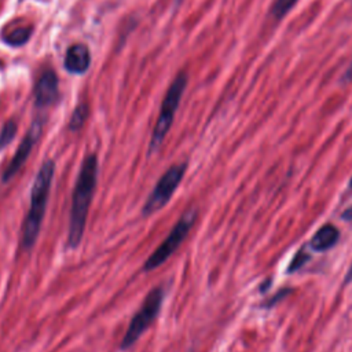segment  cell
<instances>
[{"label":"cell","instance_id":"6da1fadb","mask_svg":"<svg viewBox=\"0 0 352 352\" xmlns=\"http://www.w3.org/2000/svg\"><path fill=\"white\" fill-rule=\"evenodd\" d=\"M98 158L95 154H88L80 166L73 194H72V206L69 217V230H67V248L76 249L82 239L85 224L88 219V212L91 206L92 197L95 194L96 182H98Z\"/></svg>","mask_w":352,"mask_h":352},{"label":"cell","instance_id":"7a4b0ae2","mask_svg":"<svg viewBox=\"0 0 352 352\" xmlns=\"http://www.w3.org/2000/svg\"><path fill=\"white\" fill-rule=\"evenodd\" d=\"M54 173H55V162L52 160H45L34 176V180L30 188L29 210L22 224L21 246L25 250H30L33 248L40 234L41 224L45 216L51 184L54 180Z\"/></svg>","mask_w":352,"mask_h":352},{"label":"cell","instance_id":"3957f363","mask_svg":"<svg viewBox=\"0 0 352 352\" xmlns=\"http://www.w3.org/2000/svg\"><path fill=\"white\" fill-rule=\"evenodd\" d=\"M187 85V76L180 72L175 80L172 81V84L169 85L162 103H161V109H160V116L157 118V122L154 125L153 129V135H151V140L148 144V154H153L154 151H157L160 148V146L162 144L172 122L175 118V114L177 111V107L180 104L182 100V95L184 92V88Z\"/></svg>","mask_w":352,"mask_h":352},{"label":"cell","instance_id":"277c9868","mask_svg":"<svg viewBox=\"0 0 352 352\" xmlns=\"http://www.w3.org/2000/svg\"><path fill=\"white\" fill-rule=\"evenodd\" d=\"M198 212L195 208H190L186 210L182 217L176 221V224L172 227L170 232L166 235V238L157 246V249L147 257V260L143 264V271H153L157 267L162 265L182 245V242L188 235L190 230L192 228L195 220H197Z\"/></svg>","mask_w":352,"mask_h":352},{"label":"cell","instance_id":"5b68a950","mask_svg":"<svg viewBox=\"0 0 352 352\" xmlns=\"http://www.w3.org/2000/svg\"><path fill=\"white\" fill-rule=\"evenodd\" d=\"M164 301V290L161 286L154 287L143 300L142 305L129 322V326L121 340L120 348L129 349L140 336L151 326V323L158 318Z\"/></svg>","mask_w":352,"mask_h":352},{"label":"cell","instance_id":"8992f818","mask_svg":"<svg viewBox=\"0 0 352 352\" xmlns=\"http://www.w3.org/2000/svg\"><path fill=\"white\" fill-rule=\"evenodd\" d=\"M187 169V164H175L169 166L165 173L158 179L157 184L154 186L151 194L147 197L143 208H142V214L151 216L154 212L162 209L168 201L172 198L173 192L179 187L184 173Z\"/></svg>","mask_w":352,"mask_h":352},{"label":"cell","instance_id":"52a82bcc","mask_svg":"<svg viewBox=\"0 0 352 352\" xmlns=\"http://www.w3.org/2000/svg\"><path fill=\"white\" fill-rule=\"evenodd\" d=\"M41 131H43V121L37 118V120H34L32 122L29 131L26 132V135L21 140V143H19L14 157L11 158L8 165L6 166V169H4L3 175H1V182L3 183H8L18 173V170L23 166V164L26 162L28 157L30 155L34 144L40 139Z\"/></svg>","mask_w":352,"mask_h":352},{"label":"cell","instance_id":"ba28073f","mask_svg":"<svg viewBox=\"0 0 352 352\" xmlns=\"http://www.w3.org/2000/svg\"><path fill=\"white\" fill-rule=\"evenodd\" d=\"M58 98V77L52 70H45L36 87H34V100L38 107H47L52 104Z\"/></svg>","mask_w":352,"mask_h":352},{"label":"cell","instance_id":"9c48e42d","mask_svg":"<svg viewBox=\"0 0 352 352\" xmlns=\"http://www.w3.org/2000/svg\"><path fill=\"white\" fill-rule=\"evenodd\" d=\"M65 69L73 74H82L91 65V54L87 45L74 44L67 48L63 60Z\"/></svg>","mask_w":352,"mask_h":352},{"label":"cell","instance_id":"30bf717a","mask_svg":"<svg viewBox=\"0 0 352 352\" xmlns=\"http://www.w3.org/2000/svg\"><path fill=\"white\" fill-rule=\"evenodd\" d=\"M340 239V231L333 224H324L320 227L309 242V248L316 252H326L331 249Z\"/></svg>","mask_w":352,"mask_h":352},{"label":"cell","instance_id":"8fae6325","mask_svg":"<svg viewBox=\"0 0 352 352\" xmlns=\"http://www.w3.org/2000/svg\"><path fill=\"white\" fill-rule=\"evenodd\" d=\"M88 114H89V107L87 103H80L78 106H76V109L72 113L70 121H69V129L73 132L81 129L84 122L88 118Z\"/></svg>","mask_w":352,"mask_h":352},{"label":"cell","instance_id":"7c38bea8","mask_svg":"<svg viewBox=\"0 0 352 352\" xmlns=\"http://www.w3.org/2000/svg\"><path fill=\"white\" fill-rule=\"evenodd\" d=\"M32 36V28L28 26H22V28H16L12 32H10L8 34L4 36V41L8 45H23Z\"/></svg>","mask_w":352,"mask_h":352},{"label":"cell","instance_id":"4fadbf2b","mask_svg":"<svg viewBox=\"0 0 352 352\" xmlns=\"http://www.w3.org/2000/svg\"><path fill=\"white\" fill-rule=\"evenodd\" d=\"M16 124L14 120H10L4 124L1 132H0V150H3L4 147H7L15 138V133H16Z\"/></svg>","mask_w":352,"mask_h":352},{"label":"cell","instance_id":"5bb4252c","mask_svg":"<svg viewBox=\"0 0 352 352\" xmlns=\"http://www.w3.org/2000/svg\"><path fill=\"white\" fill-rule=\"evenodd\" d=\"M297 1H298V0H275L274 6H272V8H271V14H272L275 18L280 19V18H283V16L294 7V4H296Z\"/></svg>","mask_w":352,"mask_h":352},{"label":"cell","instance_id":"9a60e30c","mask_svg":"<svg viewBox=\"0 0 352 352\" xmlns=\"http://www.w3.org/2000/svg\"><path fill=\"white\" fill-rule=\"evenodd\" d=\"M308 260H309V256L307 254L305 249H304V248H302V249H300V250L297 252V254L293 257V260L290 261L289 268H287V272H289V274H292V272L297 271V270H298V268H301V267H302Z\"/></svg>","mask_w":352,"mask_h":352},{"label":"cell","instance_id":"2e32d148","mask_svg":"<svg viewBox=\"0 0 352 352\" xmlns=\"http://www.w3.org/2000/svg\"><path fill=\"white\" fill-rule=\"evenodd\" d=\"M289 293V290H280L276 296H274L271 300H268L265 304H264V307H271V305H274L275 304V301H278L279 298H282L285 294H287Z\"/></svg>","mask_w":352,"mask_h":352},{"label":"cell","instance_id":"e0dca14e","mask_svg":"<svg viewBox=\"0 0 352 352\" xmlns=\"http://www.w3.org/2000/svg\"><path fill=\"white\" fill-rule=\"evenodd\" d=\"M341 217H342V220H345V221H351V220H352V205H351L349 208H346V209L341 213Z\"/></svg>","mask_w":352,"mask_h":352},{"label":"cell","instance_id":"ac0fdd59","mask_svg":"<svg viewBox=\"0 0 352 352\" xmlns=\"http://www.w3.org/2000/svg\"><path fill=\"white\" fill-rule=\"evenodd\" d=\"M349 282H352V264H351V267H349V270L345 275V283H349Z\"/></svg>","mask_w":352,"mask_h":352},{"label":"cell","instance_id":"d6986e66","mask_svg":"<svg viewBox=\"0 0 352 352\" xmlns=\"http://www.w3.org/2000/svg\"><path fill=\"white\" fill-rule=\"evenodd\" d=\"M345 80H352V63H351L349 69H348L346 73H345Z\"/></svg>","mask_w":352,"mask_h":352},{"label":"cell","instance_id":"ffe728a7","mask_svg":"<svg viewBox=\"0 0 352 352\" xmlns=\"http://www.w3.org/2000/svg\"><path fill=\"white\" fill-rule=\"evenodd\" d=\"M349 186L352 187V177H351V182H349Z\"/></svg>","mask_w":352,"mask_h":352}]
</instances>
